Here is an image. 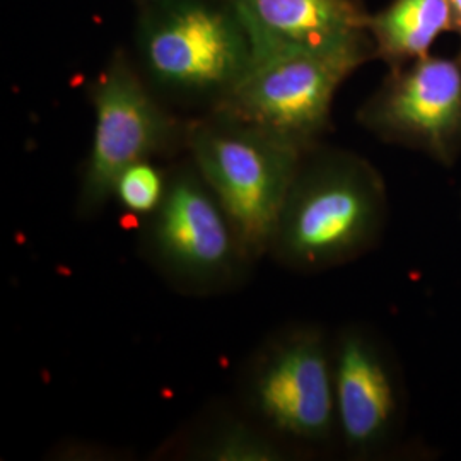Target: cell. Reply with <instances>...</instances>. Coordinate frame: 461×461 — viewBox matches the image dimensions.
<instances>
[{
  "mask_svg": "<svg viewBox=\"0 0 461 461\" xmlns=\"http://www.w3.org/2000/svg\"><path fill=\"white\" fill-rule=\"evenodd\" d=\"M388 192L378 169L344 149H310L284 200L268 253L297 272L348 264L378 245Z\"/></svg>",
  "mask_w": 461,
  "mask_h": 461,
  "instance_id": "cell-1",
  "label": "cell"
},
{
  "mask_svg": "<svg viewBox=\"0 0 461 461\" xmlns=\"http://www.w3.org/2000/svg\"><path fill=\"white\" fill-rule=\"evenodd\" d=\"M185 148L230 217L249 262L262 258L308 150L217 110L186 125Z\"/></svg>",
  "mask_w": 461,
  "mask_h": 461,
  "instance_id": "cell-2",
  "label": "cell"
},
{
  "mask_svg": "<svg viewBox=\"0 0 461 461\" xmlns=\"http://www.w3.org/2000/svg\"><path fill=\"white\" fill-rule=\"evenodd\" d=\"M137 49L152 87L215 104L251 64V43L230 0H146Z\"/></svg>",
  "mask_w": 461,
  "mask_h": 461,
  "instance_id": "cell-3",
  "label": "cell"
},
{
  "mask_svg": "<svg viewBox=\"0 0 461 461\" xmlns=\"http://www.w3.org/2000/svg\"><path fill=\"white\" fill-rule=\"evenodd\" d=\"M375 53L371 43L285 50L251 59L247 72L212 110L240 118L304 150L318 146L347 77Z\"/></svg>",
  "mask_w": 461,
  "mask_h": 461,
  "instance_id": "cell-4",
  "label": "cell"
},
{
  "mask_svg": "<svg viewBox=\"0 0 461 461\" xmlns=\"http://www.w3.org/2000/svg\"><path fill=\"white\" fill-rule=\"evenodd\" d=\"M241 400L248 417L287 446L333 441V359L325 331L293 325L272 335L248 363Z\"/></svg>",
  "mask_w": 461,
  "mask_h": 461,
  "instance_id": "cell-5",
  "label": "cell"
},
{
  "mask_svg": "<svg viewBox=\"0 0 461 461\" xmlns=\"http://www.w3.org/2000/svg\"><path fill=\"white\" fill-rule=\"evenodd\" d=\"M144 222L150 264L185 293L226 291L251 264L226 211L192 161L169 173L161 207Z\"/></svg>",
  "mask_w": 461,
  "mask_h": 461,
  "instance_id": "cell-6",
  "label": "cell"
},
{
  "mask_svg": "<svg viewBox=\"0 0 461 461\" xmlns=\"http://www.w3.org/2000/svg\"><path fill=\"white\" fill-rule=\"evenodd\" d=\"M89 96L95 131L76 205L84 217L112 202L113 183L127 166L166 154L180 140L185 144L186 133V125L166 110L123 53L104 67Z\"/></svg>",
  "mask_w": 461,
  "mask_h": 461,
  "instance_id": "cell-7",
  "label": "cell"
},
{
  "mask_svg": "<svg viewBox=\"0 0 461 461\" xmlns=\"http://www.w3.org/2000/svg\"><path fill=\"white\" fill-rule=\"evenodd\" d=\"M359 122L390 144L455 165L461 156V57L426 55L393 67L359 110Z\"/></svg>",
  "mask_w": 461,
  "mask_h": 461,
  "instance_id": "cell-8",
  "label": "cell"
},
{
  "mask_svg": "<svg viewBox=\"0 0 461 461\" xmlns=\"http://www.w3.org/2000/svg\"><path fill=\"white\" fill-rule=\"evenodd\" d=\"M337 438L357 458L376 456L395 439L402 386L375 335L346 327L331 344Z\"/></svg>",
  "mask_w": 461,
  "mask_h": 461,
  "instance_id": "cell-9",
  "label": "cell"
},
{
  "mask_svg": "<svg viewBox=\"0 0 461 461\" xmlns=\"http://www.w3.org/2000/svg\"><path fill=\"white\" fill-rule=\"evenodd\" d=\"M249 43L251 59L285 50H329L371 43L359 0H230Z\"/></svg>",
  "mask_w": 461,
  "mask_h": 461,
  "instance_id": "cell-10",
  "label": "cell"
},
{
  "mask_svg": "<svg viewBox=\"0 0 461 461\" xmlns=\"http://www.w3.org/2000/svg\"><path fill=\"white\" fill-rule=\"evenodd\" d=\"M449 30H453L449 0H392L369 19L375 55L393 67L430 55V47Z\"/></svg>",
  "mask_w": 461,
  "mask_h": 461,
  "instance_id": "cell-11",
  "label": "cell"
},
{
  "mask_svg": "<svg viewBox=\"0 0 461 461\" xmlns=\"http://www.w3.org/2000/svg\"><path fill=\"white\" fill-rule=\"evenodd\" d=\"M175 453L186 460L282 461L289 458L291 446L248 415H221L188 432L176 443Z\"/></svg>",
  "mask_w": 461,
  "mask_h": 461,
  "instance_id": "cell-12",
  "label": "cell"
},
{
  "mask_svg": "<svg viewBox=\"0 0 461 461\" xmlns=\"http://www.w3.org/2000/svg\"><path fill=\"white\" fill-rule=\"evenodd\" d=\"M167 185L169 173L154 159H144L127 166L116 176L112 200L125 214L146 221L161 207Z\"/></svg>",
  "mask_w": 461,
  "mask_h": 461,
  "instance_id": "cell-13",
  "label": "cell"
},
{
  "mask_svg": "<svg viewBox=\"0 0 461 461\" xmlns=\"http://www.w3.org/2000/svg\"><path fill=\"white\" fill-rule=\"evenodd\" d=\"M449 5L453 13V30L461 36V0H449Z\"/></svg>",
  "mask_w": 461,
  "mask_h": 461,
  "instance_id": "cell-14",
  "label": "cell"
}]
</instances>
